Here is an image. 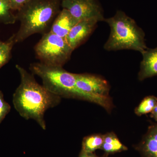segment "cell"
Masks as SVG:
<instances>
[{
    "mask_svg": "<svg viewBox=\"0 0 157 157\" xmlns=\"http://www.w3.org/2000/svg\"><path fill=\"white\" fill-rule=\"evenodd\" d=\"M16 68L21 82L13 94L14 108L24 118L33 120L43 130H46L45 112L59 105L61 98L39 84L34 76L21 66L16 65Z\"/></svg>",
    "mask_w": 157,
    "mask_h": 157,
    "instance_id": "6da1fadb",
    "label": "cell"
},
{
    "mask_svg": "<svg viewBox=\"0 0 157 157\" xmlns=\"http://www.w3.org/2000/svg\"><path fill=\"white\" fill-rule=\"evenodd\" d=\"M58 0H30L16 15L20 26L12 35L14 43L24 41L37 33L45 34L60 11Z\"/></svg>",
    "mask_w": 157,
    "mask_h": 157,
    "instance_id": "7a4b0ae2",
    "label": "cell"
},
{
    "mask_svg": "<svg viewBox=\"0 0 157 157\" xmlns=\"http://www.w3.org/2000/svg\"><path fill=\"white\" fill-rule=\"evenodd\" d=\"M104 21L110 28L109 36L104 45L105 50H132L141 53L148 48L143 29L124 11L118 10L113 16Z\"/></svg>",
    "mask_w": 157,
    "mask_h": 157,
    "instance_id": "3957f363",
    "label": "cell"
},
{
    "mask_svg": "<svg viewBox=\"0 0 157 157\" xmlns=\"http://www.w3.org/2000/svg\"><path fill=\"white\" fill-rule=\"evenodd\" d=\"M30 69L41 78L43 86L51 93L61 98H77L75 73L68 72L63 67L49 66L41 62L31 64Z\"/></svg>",
    "mask_w": 157,
    "mask_h": 157,
    "instance_id": "277c9868",
    "label": "cell"
},
{
    "mask_svg": "<svg viewBox=\"0 0 157 157\" xmlns=\"http://www.w3.org/2000/svg\"><path fill=\"white\" fill-rule=\"evenodd\" d=\"M75 76L77 98L95 103L110 111L113 104L109 96L108 82L101 76L89 73H75Z\"/></svg>",
    "mask_w": 157,
    "mask_h": 157,
    "instance_id": "5b68a950",
    "label": "cell"
},
{
    "mask_svg": "<svg viewBox=\"0 0 157 157\" xmlns=\"http://www.w3.org/2000/svg\"><path fill=\"white\" fill-rule=\"evenodd\" d=\"M35 50L41 63L60 67H63L70 59L73 51L66 39L50 31L43 34Z\"/></svg>",
    "mask_w": 157,
    "mask_h": 157,
    "instance_id": "8992f818",
    "label": "cell"
},
{
    "mask_svg": "<svg viewBox=\"0 0 157 157\" xmlns=\"http://www.w3.org/2000/svg\"><path fill=\"white\" fill-rule=\"evenodd\" d=\"M61 6L68 10L78 21L95 18L100 22L105 19L98 0H63Z\"/></svg>",
    "mask_w": 157,
    "mask_h": 157,
    "instance_id": "52a82bcc",
    "label": "cell"
},
{
    "mask_svg": "<svg viewBox=\"0 0 157 157\" xmlns=\"http://www.w3.org/2000/svg\"><path fill=\"white\" fill-rule=\"evenodd\" d=\"M98 22L99 21L95 18L83 20L73 27L65 39L73 51L88 38Z\"/></svg>",
    "mask_w": 157,
    "mask_h": 157,
    "instance_id": "ba28073f",
    "label": "cell"
},
{
    "mask_svg": "<svg viewBox=\"0 0 157 157\" xmlns=\"http://www.w3.org/2000/svg\"><path fill=\"white\" fill-rule=\"evenodd\" d=\"M141 54L142 60L138 74V79L143 81L146 78L157 76V47L147 48Z\"/></svg>",
    "mask_w": 157,
    "mask_h": 157,
    "instance_id": "9c48e42d",
    "label": "cell"
},
{
    "mask_svg": "<svg viewBox=\"0 0 157 157\" xmlns=\"http://www.w3.org/2000/svg\"><path fill=\"white\" fill-rule=\"evenodd\" d=\"M78 22L68 10L63 9L54 20L49 31L66 39L71 29Z\"/></svg>",
    "mask_w": 157,
    "mask_h": 157,
    "instance_id": "30bf717a",
    "label": "cell"
},
{
    "mask_svg": "<svg viewBox=\"0 0 157 157\" xmlns=\"http://www.w3.org/2000/svg\"><path fill=\"white\" fill-rule=\"evenodd\" d=\"M137 149L144 157H157V124L149 127Z\"/></svg>",
    "mask_w": 157,
    "mask_h": 157,
    "instance_id": "8fae6325",
    "label": "cell"
},
{
    "mask_svg": "<svg viewBox=\"0 0 157 157\" xmlns=\"http://www.w3.org/2000/svg\"><path fill=\"white\" fill-rule=\"evenodd\" d=\"M101 149L107 154L114 153L128 150L113 133H107L104 135V142Z\"/></svg>",
    "mask_w": 157,
    "mask_h": 157,
    "instance_id": "7c38bea8",
    "label": "cell"
},
{
    "mask_svg": "<svg viewBox=\"0 0 157 157\" xmlns=\"http://www.w3.org/2000/svg\"><path fill=\"white\" fill-rule=\"evenodd\" d=\"M104 142V135L95 134L86 136L83 138L81 151L86 153H94L101 149Z\"/></svg>",
    "mask_w": 157,
    "mask_h": 157,
    "instance_id": "4fadbf2b",
    "label": "cell"
},
{
    "mask_svg": "<svg viewBox=\"0 0 157 157\" xmlns=\"http://www.w3.org/2000/svg\"><path fill=\"white\" fill-rule=\"evenodd\" d=\"M11 10L9 0H0V22L6 25L15 23L17 18Z\"/></svg>",
    "mask_w": 157,
    "mask_h": 157,
    "instance_id": "5bb4252c",
    "label": "cell"
},
{
    "mask_svg": "<svg viewBox=\"0 0 157 157\" xmlns=\"http://www.w3.org/2000/svg\"><path fill=\"white\" fill-rule=\"evenodd\" d=\"M157 104V98L154 96L145 97L135 109L136 115L140 116L151 113Z\"/></svg>",
    "mask_w": 157,
    "mask_h": 157,
    "instance_id": "9a60e30c",
    "label": "cell"
},
{
    "mask_svg": "<svg viewBox=\"0 0 157 157\" xmlns=\"http://www.w3.org/2000/svg\"><path fill=\"white\" fill-rule=\"evenodd\" d=\"M14 44L13 36L6 42L0 41V69L9 62Z\"/></svg>",
    "mask_w": 157,
    "mask_h": 157,
    "instance_id": "2e32d148",
    "label": "cell"
},
{
    "mask_svg": "<svg viewBox=\"0 0 157 157\" xmlns=\"http://www.w3.org/2000/svg\"><path fill=\"white\" fill-rule=\"evenodd\" d=\"M11 110V106L4 98L3 93L0 91V124Z\"/></svg>",
    "mask_w": 157,
    "mask_h": 157,
    "instance_id": "e0dca14e",
    "label": "cell"
},
{
    "mask_svg": "<svg viewBox=\"0 0 157 157\" xmlns=\"http://www.w3.org/2000/svg\"><path fill=\"white\" fill-rule=\"evenodd\" d=\"M30 0H9L12 10L19 11Z\"/></svg>",
    "mask_w": 157,
    "mask_h": 157,
    "instance_id": "ac0fdd59",
    "label": "cell"
},
{
    "mask_svg": "<svg viewBox=\"0 0 157 157\" xmlns=\"http://www.w3.org/2000/svg\"><path fill=\"white\" fill-rule=\"evenodd\" d=\"M79 157H99L96 155L94 154V153H86L82 151L80 152Z\"/></svg>",
    "mask_w": 157,
    "mask_h": 157,
    "instance_id": "d6986e66",
    "label": "cell"
},
{
    "mask_svg": "<svg viewBox=\"0 0 157 157\" xmlns=\"http://www.w3.org/2000/svg\"><path fill=\"white\" fill-rule=\"evenodd\" d=\"M150 117L157 121V104L151 113Z\"/></svg>",
    "mask_w": 157,
    "mask_h": 157,
    "instance_id": "ffe728a7",
    "label": "cell"
},
{
    "mask_svg": "<svg viewBox=\"0 0 157 157\" xmlns=\"http://www.w3.org/2000/svg\"><path fill=\"white\" fill-rule=\"evenodd\" d=\"M58 1H60V2H61L62 1H63V0H58Z\"/></svg>",
    "mask_w": 157,
    "mask_h": 157,
    "instance_id": "44dd1931",
    "label": "cell"
}]
</instances>
